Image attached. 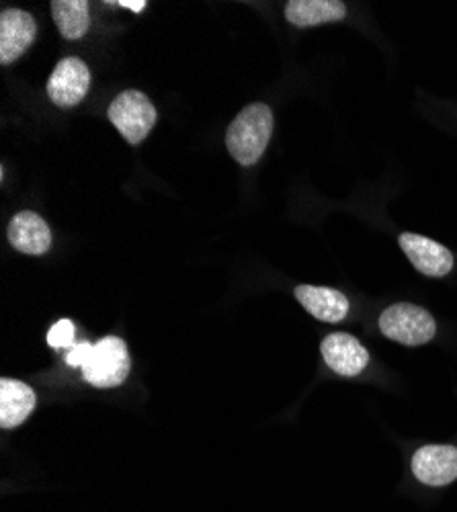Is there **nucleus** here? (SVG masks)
Masks as SVG:
<instances>
[{
    "label": "nucleus",
    "instance_id": "obj_13",
    "mask_svg": "<svg viewBox=\"0 0 457 512\" xmlns=\"http://www.w3.org/2000/svg\"><path fill=\"white\" fill-rule=\"evenodd\" d=\"M347 9L339 0H292L285 5V19L296 27H316L345 19Z\"/></svg>",
    "mask_w": 457,
    "mask_h": 512
},
{
    "label": "nucleus",
    "instance_id": "obj_4",
    "mask_svg": "<svg viewBox=\"0 0 457 512\" xmlns=\"http://www.w3.org/2000/svg\"><path fill=\"white\" fill-rule=\"evenodd\" d=\"M380 330L384 336L406 347H419L429 343L437 332L435 318L412 304L390 306L380 318Z\"/></svg>",
    "mask_w": 457,
    "mask_h": 512
},
{
    "label": "nucleus",
    "instance_id": "obj_16",
    "mask_svg": "<svg viewBox=\"0 0 457 512\" xmlns=\"http://www.w3.org/2000/svg\"><path fill=\"white\" fill-rule=\"evenodd\" d=\"M93 345L91 343H76L70 351H68V355H66V363L70 365V367H85L87 363H89V359L93 357Z\"/></svg>",
    "mask_w": 457,
    "mask_h": 512
},
{
    "label": "nucleus",
    "instance_id": "obj_14",
    "mask_svg": "<svg viewBox=\"0 0 457 512\" xmlns=\"http://www.w3.org/2000/svg\"><path fill=\"white\" fill-rule=\"evenodd\" d=\"M52 17L64 39L85 37L91 27L87 0H54Z\"/></svg>",
    "mask_w": 457,
    "mask_h": 512
},
{
    "label": "nucleus",
    "instance_id": "obj_10",
    "mask_svg": "<svg viewBox=\"0 0 457 512\" xmlns=\"http://www.w3.org/2000/svg\"><path fill=\"white\" fill-rule=\"evenodd\" d=\"M9 242L23 254L41 256L52 246V232L46 220L33 211H21L9 224Z\"/></svg>",
    "mask_w": 457,
    "mask_h": 512
},
{
    "label": "nucleus",
    "instance_id": "obj_12",
    "mask_svg": "<svg viewBox=\"0 0 457 512\" xmlns=\"http://www.w3.org/2000/svg\"><path fill=\"white\" fill-rule=\"evenodd\" d=\"M35 408V392L23 381H0V426L15 429L23 424Z\"/></svg>",
    "mask_w": 457,
    "mask_h": 512
},
{
    "label": "nucleus",
    "instance_id": "obj_17",
    "mask_svg": "<svg viewBox=\"0 0 457 512\" xmlns=\"http://www.w3.org/2000/svg\"><path fill=\"white\" fill-rule=\"evenodd\" d=\"M117 5L123 9H130L134 13H142L148 7L146 0H121V3H117Z\"/></svg>",
    "mask_w": 457,
    "mask_h": 512
},
{
    "label": "nucleus",
    "instance_id": "obj_1",
    "mask_svg": "<svg viewBox=\"0 0 457 512\" xmlns=\"http://www.w3.org/2000/svg\"><path fill=\"white\" fill-rule=\"evenodd\" d=\"M273 113L265 103L244 107L228 127L226 146L242 166H253L265 154L273 134Z\"/></svg>",
    "mask_w": 457,
    "mask_h": 512
},
{
    "label": "nucleus",
    "instance_id": "obj_7",
    "mask_svg": "<svg viewBox=\"0 0 457 512\" xmlns=\"http://www.w3.org/2000/svg\"><path fill=\"white\" fill-rule=\"evenodd\" d=\"M400 248L406 252L414 269L427 277H443L453 269V254L427 236L404 232L400 236Z\"/></svg>",
    "mask_w": 457,
    "mask_h": 512
},
{
    "label": "nucleus",
    "instance_id": "obj_15",
    "mask_svg": "<svg viewBox=\"0 0 457 512\" xmlns=\"http://www.w3.org/2000/svg\"><path fill=\"white\" fill-rule=\"evenodd\" d=\"M74 324L70 320H60L56 322L50 332H48V345L52 349H72L76 343H74Z\"/></svg>",
    "mask_w": 457,
    "mask_h": 512
},
{
    "label": "nucleus",
    "instance_id": "obj_6",
    "mask_svg": "<svg viewBox=\"0 0 457 512\" xmlns=\"http://www.w3.org/2000/svg\"><path fill=\"white\" fill-rule=\"evenodd\" d=\"M35 19L19 9H7L0 15V64H13L35 41Z\"/></svg>",
    "mask_w": 457,
    "mask_h": 512
},
{
    "label": "nucleus",
    "instance_id": "obj_11",
    "mask_svg": "<svg viewBox=\"0 0 457 512\" xmlns=\"http://www.w3.org/2000/svg\"><path fill=\"white\" fill-rule=\"evenodd\" d=\"M296 300L320 322L337 324L349 314L347 297L337 289L300 285L296 287Z\"/></svg>",
    "mask_w": 457,
    "mask_h": 512
},
{
    "label": "nucleus",
    "instance_id": "obj_8",
    "mask_svg": "<svg viewBox=\"0 0 457 512\" xmlns=\"http://www.w3.org/2000/svg\"><path fill=\"white\" fill-rule=\"evenodd\" d=\"M412 474L427 486H447L457 478V447L427 445L412 457Z\"/></svg>",
    "mask_w": 457,
    "mask_h": 512
},
{
    "label": "nucleus",
    "instance_id": "obj_5",
    "mask_svg": "<svg viewBox=\"0 0 457 512\" xmlns=\"http://www.w3.org/2000/svg\"><path fill=\"white\" fill-rule=\"evenodd\" d=\"M91 87V70L78 58H64L56 64L48 80V97L58 107H74L87 97Z\"/></svg>",
    "mask_w": 457,
    "mask_h": 512
},
{
    "label": "nucleus",
    "instance_id": "obj_3",
    "mask_svg": "<svg viewBox=\"0 0 457 512\" xmlns=\"http://www.w3.org/2000/svg\"><path fill=\"white\" fill-rule=\"evenodd\" d=\"M82 375L99 390L117 388L130 375V353L117 336H107L95 345L93 357L82 367Z\"/></svg>",
    "mask_w": 457,
    "mask_h": 512
},
{
    "label": "nucleus",
    "instance_id": "obj_9",
    "mask_svg": "<svg viewBox=\"0 0 457 512\" xmlns=\"http://www.w3.org/2000/svg\"><path fill=\"white\" fill-rule=\"evenodd\" d=\"M320 351H322L326 365L343 377L359 375L369 363L367 349L359 343L355 336L345 334V332L328 334L322 340Z\"/></svg>",
    "mask_w": 457,
    "mask_h": 512
},
{
    "label": "nucleus",
    "instance_id": "obj_2",
    "mask_svg": "<svg viewBox=\"0 0 457 512\" xmlns=\"http://www.w3.org/2000/svg\"><path fill=\"white\" fill-rule=\"evenodd\" d=\"M111 123L128 144H142L156 125V107L142 91H123L107 111Z\"/></svg>",
    "mask_w": 457,
    "mask_h": 512
}]
</instances>
